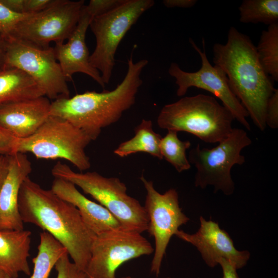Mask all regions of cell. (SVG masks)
Returning <instances> with one entry per match:
<instances>
[{"instance_id": "cell-31", "label": "cell", "mask_w": 278, "mask_h": 278, "mask_svg": "<svg viewBox=\"0 0 278 278\" xmlns=\"http://www.w3.org/2000/svg\"><path fill=\"white\" fill-rule=\"evenodd\" d=\"M56 0H24V13L36 14L52 5Z\"/></svg>"}, {"instance_id": "cell-1", "label": "cell", "mask_w": 278, "mask_h": 278, "mask_svg": "<svg viewBox=\"0 0 278 278\" xmlns=\"http://www.w3.org/2000/svg\"><path fill=\"white\" fill-rule=\"evenodd\" d=\"M18 206L24 223L34 224L53 236L66 248L73 263L85 272L96 235L75 206L28 177L20 188Z\"/></svg>"}, {"instance_id": "cell-20", "label": "cell", "mask_w": 278, "mask_h": 278, "mask_svg": "<svg viewBox=\"0 0 278 278\" xmlns=\"http://www.w3.org/2000/svg\"><path fill=\"white\" fill-rule=\"evenodd\" d=\"M43 96L40 86L23 71L7 67L0 72V106Z\"/></svg>"}, {"instance_id": "cell-28", "label": "cell", "mask_w": 278, "mask_h": 278, "mask_svg": "<svg viewBox=\"0 0 278 278\" xmlns=\"http://www.w3.org/2000/svg\"><path fill=\"white\" fill-rule=\"evenodd\" d=\"M124 0H91L84 6L86 10L94 18L104 14L120 5Z\"/></svg>"}, {"instance_id": "cell-9", "label": "cell", "mask_w": 278, "mask_h": 278, "mask_svg": "<svg viewBox=\"0 0 278 278\" xmlns=\"http://www.w3.org/2000/svg\"><path fill=\"white\" fill-rule=\"evenodd\" d=\"M84 4L83 0H56L49 7L20 22L10 40H19L42 48L50 47L51 42L64 43L76 28Z\"/></svg>"}, {"instance_id": "cell-11", "label": "cell", "mask_w": 278, "mask_h": 278, "mask_svg": "<svg viewBox=\"0 0 278 278\" xmlns=\"http://www.w3.org/2000/svg\"><path fill=\"white\" fill-rule=\"evenodd\" d=\"M140 180L146 192L144 207L148 219L147 231L154 239L150 271L158 276L171 238L189 218L182 211L178 194L175 188L161 194L154 188L152 181L147 180L143 175Z\"/></svg>"}, {"instance_id": "cell-27", "label": "cell", "mask_w": 278, "mask_h": 278, "mask_svg": "<svg viewBox=\"0 0 278 278\" xmlns=\"http://www.w3.org/2000/svg\"><path fill=\"white\" fill-rule=\"evenodd\" d=\"M66 252L56 262L54 268L57 272V278H85V273L71 262Z\"/></svg>"}, {"instance_id": "cell-13", "label": "cell", "mask_w": 278, "mask_h": 278, "mask_svg": "<svg viewBox=\"0 0 278 278\" xmlns=\"http://www.w3.org/2000/svg\"><path fill=\"white\" fill-rule=\"evenodd\" d=\"M189 41L200 55L201 66L197 72H187L183 71L177 63H171L168 73L176 79V83L178 85L177 96H184L191 87L207 91L220 99L234 119L250 131L251 126L247 119L249 116L248 112L231 91L224 71L220 67L215 65L213 66L210 63L204 48V40H202L203 51L192 39Z\"/></svg>"}, {"instance_id": "cell-37", "label": "cell", "mask_w": 278, "mask_h": 278, "mask_svg": "<svg viewBox=\"0 0 278 278\" xmlns=\"http://www.w3.org/2000/svg\"><path fill=\"white\" fill-rule=\"evenodd\" d=\"M0 278H12L4 271L0 269Z\"/></svg>"}, {"instance_id": "cell-34", "label": "cell", "mask_w": 278, "mask_h": 278, "mask_svg": "<svg viewBox=\"0 0 278 278\" xmlns=\"http://www.w3.org/2000/svg\"><path fill=\"white\" fill-rule=\"evenodd\" d=\"M8 41L0 33V72L7 67Z\"/></svg>"}, {"instance_id": "cell-36", "label": "cell", "mask_w": 278, "mask_h": 278, "mask_svg": "<svg viewBox=\"0 0 278 278\" xmlns=\"http://www.w3.org/2000/svg\"><path fill=\"white\" fill-rule=\"evenodd\" d=\"M0 1L4 5L12 11L18 13H24V0Z\"/></svg>"}, {"instance_id": "cell-3", "label": "cell", "mask_w": 278, "mask_h": 278, "mask_svg": "<svg viewBox=\"0 0 278 278\" xmlns=\"http://www.w3.org/2000/svg\"><path fill=\"white\" fill-rule=\"evenodd\" d=\"M148 63L146 59L134 63L131 55L128 60L126 74L115 89L101 92L88 91L54 100L50 115L67 120L92 141L96 140L102 129L116 123L134 104L143 83L142 71Z\"/></svg>"}, {"instance_id": "cell-32", "label": "cell", "mask_w": 278, "mask_h": 278, "mask_svg": "<svg viewBox=\"0 0 278 278\" xmlns=\"http://www.w3.org/2000/svg\"><path fill=\"white\" fill-rule=\"evenodd\" d=\"M222 269V278H239L237 272V269L228 260L220 258L218 260Z\"/></svg>"}, {"instance_id": "cell-24", "label": "cell", "mask_w": 278, "mask_h": 278, "mask_svg": "<svg viewBox=\"0 0 278 278\" xmlns=\"http://www.w3.org/2000/svg\"><path fill=\"white\" fill-rule=\"evenodd\" d=\"M238 9L242 23H278L277 0H244Z\"/></svg>"}, {"instance_id": "cell-10", "label": "cell", "mask_w": 278, "mask_h": 278, "mask_svg": "<svg viewBox=\"0 0 278 278\" xmlns=\"http://www.w3.org/2000/svg\"><path fill=\"white\" fill-rule=\"evenodd\" d=\"M154 252L141 233L123 228L96 235L85 270L91 278H116V270L124 263Z\"/></svg>"}, {"instance_id": "cell-30", "label": "cell", "mask_w": 278, "mask_h": 278, "mask_svg": "<svg viewBox=\"0 0 278 278\" xmlns=\"http://www.w3.org/2000/svg\"><path fill=\"white\" fill-rule=\"evenodd\" d=\"M18 139L0 125V155L14 153Z\"/></svg>"}, {"instance_id": "cell-7", "label": "cell", "mask_w": 278, "mask_h": 278, "mask_svg": "<svg viewBox=\"0 0 278 278\" xmlns=\"http://www.w3.org/2000/svg\"><path fill=\"white\" fill-rule=\"evenodd\" d=\"M218 143L211 149L197 144L190 150L188 160L196 168V187L204 189L211 185L215 192L221 191L229 196L235 190L232 168L244 164L245 158L241 152L252 144V140L244 129L233 128L229 136Z\"/></svg>"}, {"instance_id": "cell-19", "label": "cell", "mask_w": 278, "mask_h": 278, "mask_svg": "<svg viewBox=\"0 0 278 278\" xmlns=\"http://www.w3.org/2000/svg\"><path fill=\"white\" fill-rule=\"evenodd\" d=\"M31 232L29 230H0V269L12 278L21 272L30 275L28 262Z\"/></svg>"}, {"instance_id": "cell-21", "label": "cell", "mask_w": 278, "mask_h": 278, "mask_svg": "<svg viewBox=\"0 0 278 278\" xmlns=\"http://www.w3.org/2000/svg\"><path fill=\"white\" fill-rule=\"evenodd\" d=\"M162 137L154 131L152 121L143 119L134 129V136L121 143L114 150V153L124 158L137 152H145L162 160L160 149Z\"/></svg>"}, {"instance_id": "cell-5", "label": "cell", "mask_w": 278, "mask_h": 278, "mask_svg": "<svg viewBox=\"0 0 278 278\" xmlns=\"http://www.w3.org/2000/svg\"><path fill=\"white\" fill-rule=\"evenodd\" d=\"M51 173L90 195L115 217L121 228L141 234L147 231L148 219L144 207L128 195L126 185L119 178L105 177L96 171L76 172L60 161L54 166Z\"/></svg>"}, {"instance_id": "cell-33", "label": "cell", "mask_w": 278, "mask_h": 278, "mask_svg": "<svg viewBox=\"0 0 278 278\" xmlns=\"http://www.w3.org/2000/svg\"><path fill=\"white\" fill-rule=\"evenodd\" d=\"M197 0H164L163 4L167 8H188L193 7Z\"/></svg>"}, {"instance_id": "cell-39", "label": "cell", "mask_w": 278, "mask_h": 278, "mask_svg": "<svg viewBox=\"0 0 278 278\" xmlns=\"http://www.w3.org/2000/svg\"><path fill=\"white\" fill-rule=\"evenodd\" d=\"M166 278H171V277H166Z\"/></svg>"}, {"instance_id": "cell-16", "label": "cell", "mask_w": 278, "mask_h": 278, "mask_svg": "<svg viewBox=\"0 0 278 278\" xmlns=\"http://www.w3.org/2000/svg\"><path fill=\"white\" fill-rule=\"evenodd\" d=\"M31 171V163L25 153L10 155L8 172L0 189V230H24L19 195L22 183Z\"/></svg>"}, {"instance_id": "cell-35", "label": "cell", "mask_w": 278, "mask_h": 278, "mask_svg": "<svg viewBox=\"0 0 278 278\" xmlns=\"http://www.w3.org/2000/svg\"><path fill=\"white\" fill-rule=\"evenodd\" d=\"M10 161V155H0V189L7 177Z\"/></svg>"}, {"instance_id": "cell-23", "label": "cell", "mask_w": 278, "mask_h": 278, "mask_svg": "<svg viewBox=\"0 0 278 278\" xmlns=\"http://www.w3.org/2000/svg\"><path fill=\"white\" fill-rule=\"evenodd\" d=\"M259 60L273 81H278V23L268 26L262 32L256 47Z\"/></svg>"}, {"instance_id": "cell-22", "label": "cell", "mask_w": 278, "mask_h": 278, "mask_svg": "<svg viewBox=\"0 0 278 278\" xmlns=\"http://www.w3.org/2000/svg\"><path fill=\"white\" fill-rule=\"evenodd\" d=\"M38 253L32 259L33 271L29 278H49L59 258L67 252L66 248L45 231L40 234Z\"/></svg>"}, {"instance_id": "cell-29", "label": "cell", "mask_w": 278, "mask_h": 278, "mask_svg": "<svg viewBox=\"0 0 278 278\" xmlns=\"http://www.w3.org/2000/svg\"><path fill=\"white\" fill-rule=\"evenodd\" d=\"M266 126L272 129L278 127V89H275L269 98L266 109Z\"/></svg>"}, {"instance_id": "cell-6", "label": "cell", "mask_w": 278, "mask_h": 278, "mask_svg": "<svg viewBox=\"0 0 278 278\" xmlns=\"http://www.w3.org/2000/svg\"><path fill=\"white\" fill-rule=\"evenodd\" d=\"M92 141L67 120L50 115L32 135L18 139L14 153L29 152L37 159H64L83 171L91 167L85 149Z\"/></svg>"}, {"instance_id": "cell-17", "label": "cell", "mask_w": 278, "mask_h": 278, "mask_svg": "<svg viewBox=\"0 0 278 278\" xmlns=\"http://www.w3.org/2000/svg\"><path fill=\"white\" fill-rule=\"evenodd\" d=\"M51 101L45 96L0 106V125L18 138L28 137L50 115Z\"/></svg>"}, {"instance_id": "cell-14", "label": "cell", "mask_w": 278, "mask_h": 278, "mask_svg": "<svg viewBox=\"0 0 278 278\" xmlns=\"http://www.w3.org/2000/svg\"><path fill=\"white\" fill-rule=\"evenodd\" d=\"M200 223L199 229L194 234L178 230L175 235L195 246L209 267L218 265V260L222 258L230 261L237 270L247 264L250 257V252L237 250L229 234L217 223L206 220L201 216Z\"/></svg>"}, {"instance_id": "cell-25", "label": "cell", "mask_w": 278, "mask_h": 278, "mask_svg": "<svg viewBox=\"0 0 278 278\" xmlns=\"http://www.w3.org/2000/svg\"><path fill=\"white\" fill-rule=\"evenodd\" d=\"M191 146L189 141H182L178 136V132L168 130L160 143L161 155L178 172L187 170L191 167L186 151Z\"/></svg>"}, {"instance_id": "cell-4", "label": "cell", "mask_w": 278, "mask_h": 278, "mask_svg": "<svg viewBox=\"0 0 278 278\" xmlns=\"http://www.w3.org/2000/svg\"><path fill=\"white\" fill-rule=\"evenodd\" d=\"M234 118L214 97L198 94L165 105L157 124L162 129L184 131L206 143H219L232 131Z\"/></svg>"}, {"instance_id": "cell-12", "label": "cell", "mask_w": 278, "mask_h": 278, "mask_svg": "<svg viewBox=\"0 0 278 278\" xmlns=\"http://www.w3.org/2000/svg\"><path fill=\"white\" fill-rule=\"evenodd\" d=\"M6 65L27 74L48 99L55 100L70 97L67 80L57 60L54 47L42 48L11 39L8 41Z\"/></svg>"}, {"instance_id": "cell-15", "label": "cell", "mask_w": 278, "mask_h": 278, "mask_svg": "<svg viewBox=\"0 0 278 278\" xmlns=\"http://www.w3.org/2000/svg\"><path fill=\"white\" fill-rule=\"evenodd\" d=\"M93 18L83 7L74 31L66 43L55 44V56L66 80L70 81L77 73L86 74L104 88L99 72L90 62V55L85 42L87 29Z\"/></svg>"}, {"instance_id": "cell-18", "label": "cell", "mask_w": 278, "mask_h": 278, "mask_svg": "<svg viewBox=\"0 0 278 278\" xmlns=\"http://www.w3.org/2000/svg\"><path fill=\"white\" fill-rule=\"evenodd\" d=\"M50 189L77 208L85 224L95 235L121 228L118 221L106 208L86 198L71 182L55 178Z\"/></svg>"}, {"instance_id": "cell-8", "label": "cell", "mask_w": 278, "mask_h": 278, "mask_svg": "<svg viewBox=\"0 0 278 278\" xmlns=\"http://www.w3.org/2000/svg\"><path fill=\"white\" fill-rule=\"evenodd\" d=\"M154 4L153 0H124L112 10L94 17L90 27L96 39L90 56L91 64L108 84L115 64V55L121 41L141 16Z\"/></svg>"}, {"instance_id": "cell-38", "label": "cell", "mask_w": 278, "mask_h": 278, "mask_svg": "<svg viewBox=\"0 0 278 278\" xmlns=\"http://www.w3.org/2000/svg\"><path fill=\"white\" fill-rule=\"evenodd\" d=\"M85 278H91V277H88L86 276ZM121 278H133V277H131V276H128L123 277H121Z\"/></svg>"}, {"instance_id": "cell-26", "label": "cell", "mask_w": 278, "mask_h": 278, "mask_svg": "<svg viewBox=\"0 0 278 278\" xmlns=\"http://www.w3.org/2000/svg\"><path fill=\"white\" fill-rule=\"evenodd\" d=\"M31 14L14 12L0 1V33L9 41L18 25Z\"/></svg>"}, {"instance_id": "cell-2", "label": "cell", "mask_w": 278, "mask_h": 278, "mask_svg": "<svg viewBox=\"0 0 278 278\" xmlns=\"http://www.w3.org/2000/svg\"><path fill=\"white\" fill-rule=\"evenodd\" d=\"M213 61L225 73L230 88L262 131L266 128V109L273 93V81L266 73L250 38L230 27L225 44L216 43Z\"/></svg>"}]
</instances>
